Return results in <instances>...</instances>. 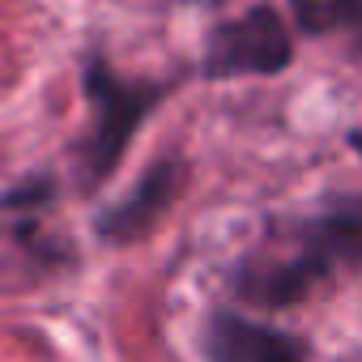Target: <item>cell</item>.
Instances as JSON below:
<instances>
[{
  "label": "cell",
  "mask_w": 362,
  "mask_h": 362,
  "mask_svg": "<svg viewBox=\"0 0 362 362\" xmlns=\"http://www.w3.org/2000/svg\"><path fill=\"white\" fill-rule=\"evenodd\" d=\"M341 264H362V197H337L320 214L277 222L273 235L235 269L230 290L247 307L281 311L303 303Z\"/></svg>",
  "instance_id": "cell-1"
},
{
  "label": "cell",
  "mask_w": 362,
  "mask_h": 362,
  "mask_svg": "<svg viewBox=\"0 0 362 362\" xmlns=\"http://www.w3.org/2000/svg\"><path fill=\"white\" fill-rule=\"evenodd\" d=\"M81 90L90 103V128H86V141L77 145V170H81V188H98L107 175H115L136 128L162 107L170 86L145 81V77L132 81V77H119L107 60H86Z\"/></svg>",
  "instance_id": "cell-2"
},
{
  "label": "cell",
  "mask_w": 362,
  "mask_h": 362,
  "mask_svg": "<svg viewBox=\"0 0 362 362\" xmlns=\"http://www.w3.org/2000/svg\"><path fill=\"white\" fill-rule=\"evenodd\" d=\"M294 60V39L273 5H256L222 26L209 30L205 43V77L226 81V77H277Z\"/></svg>",
  "instance_id": "cell-3"
},
{
  "label": "cell",
  "mask_w": 362,
  "mask_h": 362,
  "mask_svg": "<svg viewBox=\"0 0 362 362\" xmlns=\"http://www.w3.org/2000/svg\"><path fill=\"white\" fill-rule=\"evenodd\" d=\"M184 184H188V162H184V158H158L115 205H107V209L94 218V235H98L103 243H111V247L136 243V239L149 235V230L162 222V214L179 201Z\"/></svg>",
  "instance_id": "cell-4"
},
{
  "label": "cell",
  "mask_w": 362,
  "mask_h": 362,
  "mask_svg": "<svg viewBox=\"0 0 362 362\" xmlns=\"http://www.w3.org/2000/svg\"><path fill=\"white\" fill-rule=\"evenodd\" d=\"M205 358L209 362H307V345L239 311H214L205 328Z\"/></svg>",
  "instance_id": "cell-5"
},
{
  "label": "cell",
  "mask_w": 362,
  "mask_h": 362,
  "mask_svg": "<svg viewBox=\"0 0 362 362\" xmlns=\"http://www.w3.org/2000/svg\"><path fill=\"white\" fill-rule=\"evenodd\" d=\"M303 35H354L362 43V0H290Z\"/></svg>",
  "instance_id": "cell-6"
},
{
  "label": "cell",
  "mask_w": 362,
  "mask_h": 362,
  "mask_svg": "<svg viewBox=\"0 0 362 362\" xmlns=\"http://www.w3.org/2000/svg\"><path fill=\"white\" fill-rule=\"evenodd\" d=\"M345 141H349V149H354V153H358V158H362V124H358V128H354V132H349V136H345Z\"/></svg>",
  "instance_id": "cell-7"
},
{
  "label": "cell",
  "mask_w": 362,
  "mask_h": 362,
  "mask_svg": "<svg viewBox=\"0 0 362 362\" xmlns=\"http://www.w3.org/2000/svg\"><path fill=\"white\" fill-rule=\"evenodd\" d=\"M205 5H214V0H205Z\"/></svg>",
  "instance_id": "cell-8"
}]
</instances>
